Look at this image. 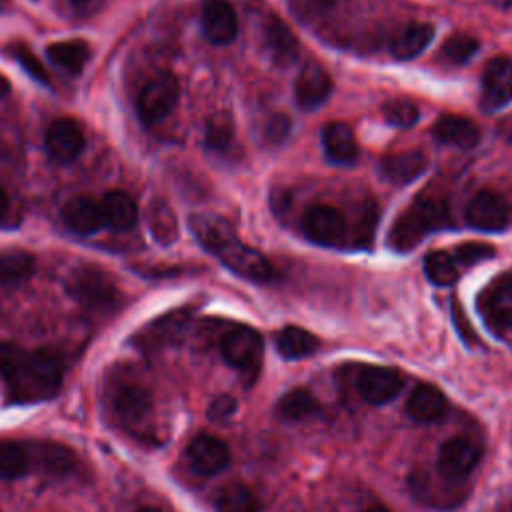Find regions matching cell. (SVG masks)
<instances>
[{
  "instance_id": "38",
  "label": "cell",
  "mask_w": 512,
  "mask_h": 512,
  "mask_svg": "<svg viewBox=\"0 0 512 512\" xmlns=\"http://www.w3.org/2000/svg\"><path fill=\"white\" fill-rule=\"evenodd\" d=\"M234 142L232 126L226 120H212L206 130V148L214 152H226Z\"/></svg>"
},
{
  "instance_id": "34",
  "label": "cell",
  "mask_w": 512,
  "mask_h": 512,
  "mask_svg": "<svg viewBox=\"0 0 512 512\" xmlns=\"http://www.w3.org/2000/svg\"><path fill=\"white\" fill-rule=\"evenodd\" d=\"M478 48L480 44L474 36L458 32L446 38L440 52H442V58L450 64H466L478 52Z\"/></svg>"
},
{
  "instance_id": "21",
  "label": "cell",
  "mask_w": 512,
  "mask_h": 512,
  "mask_svg": "<svg viewBox=\"0 0 512 512\" xmlns=\"http://www.w3.org/2000/svg\"><path fill=\"white\" fill-rule=\"evenodd\" d=\"M112 406L128 426H138L150 414L152 400L146 388L134 382H126L114 390Z\"/></svg>"
},
{
  "instance_id": "32",
  "label": "cell",
  "mask_w": 512,
  "mask_h": 512,
  "mask_svg": "<svg viewBox=\"0 0 512 512\" xmlns=\"http://www.w3.org/2000/svg\"><path fill=\"white\" fill-rule=\"evenodd\" d=\"M218 512H258L254 492L244 484H228L216 494Z\"/></svg>"
},
{
  "instance_id": "47",
  "label": "cell",
  "mask_w": 512,
  "mask_h": 512,
  "mask_svg": "<svg viewBox=\"0 0 512 512\" xmlns=\"http://www.w3.org/2000/svg\"><path fill=\"white\" fill-rule=\"evenodd\" d=\"M364 512H390L386 506H370V508H366Z\"/></svg>"
},
{
  "instance_id": "45",
  "label": "cell",
  "mask_w": 512,
  "mask_h": 512,
  "mask_svg": "<svg viewBox=\"0 0 512 512\" xmlns=\"http://www.w3.org/2000/svg\"><path fill=\"white\" fill-rule=\"evenodd\" d=\"M8 208H10V200H8V194H6V192L0 188V222L4 220V216H6Z\"/></svg>"
},
{
  "instance_id": "29",
  "label": "cell",
  "mask_w": 512,
  "mask_h": 512,
  "mask_svg": "<svg viewBox=\"0 0 512 512\" xmlns=\"http://www.w3.org/2000/svg\"><path fill=\"white\" fill-rule=\"evenodd\" d=\"M318 410V400L304 388H294L278 398L276 414L282 420H302Z\"/></svg>"
},
{
  "instance_id": "24",
  "label": "cell",
  "mask_w": 512,
  "mask_h": 512,
  "mask_svg": "<svg viewBox=\"0 0 512 512\" xmlns=\"http://www.w3.org/2000/svg\"><path fill=\"white\" fill-rule=\"evenodd\" d=\"M100 208L104 216V226L116 232L130 230L138 222V206L132 196L122 190H112L104 194V198L100 200Z\"/></svg>"
},
{
  "instance_id": "37",
  "label": "cell",
  "mask_w": 512,
  "mask_h": 512,
  "mask_svg": "<svg viewBox=\"0 0 512 512\" xmlns=\"http://www.w3.org/2000/svg\"><path fill=\"white\" fill-rule=\"evenodd\" d=\"M8 52L12 54V58H14L34 80H38V82H42V84H48V82H50L48 72H46L44 66L40 64V60L34 56V52H30L26 46L14 44V46L8 48Z\"/></svg>"
},
{
  "instance_id": "5",
  "label": "cell",
  "mask_w": 512,
  "mask_h": 512,
  "mask_svg": "<svg viewBox=\"0 0 512 512\" xmlns=\"http://www.w3.org/2000/svg\"><path fill=\"white\" fill-rule=\"evenodd\" d=\"M180 96V86L174 74L162 72L148 80L138 96V116L146 126L162 122L174 108Z\"/></svg>"
},
{
  "instance_id": "40",
  "label": "cell",
  "mask_w": 512,
  "mask_h": 512,
  "mask_svg": "<svg viewBox=\"0 0 512 512\" xmlns=\"http://www.w3.org/2000/svg\"><path fill=\"white\" fill-rule=\"evenodd\" d=\"M494 256V248L490 244H482V242H464L460 246H456V252H454V260L458 264H476L480 260H486V258H492Z\"/></svg>"
},
{
  "instance_id": "6",
  "label": "cell",
  "mask_w": 512,
  "mask_h": 512,
  "mask_svg": "<svg viewBox=\"0 0 512 512\" xmlns=\"http://www.w3.org/2000/svg\"><path fill=\"white\" fill-rule=\"evenodd\" d=\"M262 338L250 326H234L220 340L222 358L238 370L250 372L260 366L262 360Z\"/></svg>"
},
{
  "instance_id": "18",
  "label": "cell",
  "mask_w": 512,
  "mask_h": 512,
  "mask_svg": "<svg viewBox=\"0 0 512 512\" xmlns=\"http://www.w3.org/2000/svg\"><path fill=\"white\" fill-rule=\"evenodd\" d=\"M426 166L428 158L422 150H404L384 156L378 164V170L386 182L402 186L422 176L426 172Z\"/></svg>"
},
{
  "instance_id": "41",
  "label": "cell",
  "mask_w": 512,
  "mask_h": 512,
  "mask_svg": "<svg viewBox=\"0 0 512 512\" xmlns=\"http://www.w3.org/2000/svg\"><path fill=\"white\" fill-rule=\"evenodd\" d=\"M290 128H292V122L286 114H272L266 124H264V140L270 142V144H282L288 134H290Z\"/></svg>"
},
{
  "instance_id": "13",
  "label": "cell",
  "mask_w": 512,
  "mask_h": 512,
  "mask_svg": "<svg viewBox=\"0 0 512 512\" xmlns=\"http://www.w3.org/2000/svg\"><path fill=\"white\" fill-rule=\"evenodd\" d=\"M332 88L334 82L330 72L318 62H308L306 66H302L294 82V96L302 110H314L328 100Z\"/></svg>"
},
{
  "instance_id": "42",
  "label": "cell",
  "mask_w": 512,
  "mask_h": 512,
  "mask_svg": "<svg viewBox=\"0 0 512 512\" xmlns=\"http://www.w3.org/2000/svg\"><path fill=\"white\" fill-rule=\"evenodd\" d=\"M236 412V400L228 394H222L214 398L208 406V418L210 420H226Z\"/></svg>"
},
{
  "instance_id": "33",
  "label": "cell",
  "mask_w": 512,
  "mask_h": 512,
  "mask_svg": "<svg viewBox=\"0 0 512 512\" xmlns=\"http://www.w3.org/2000/svg\"><path fill=\"white\" fill-rule=\"evenodd\" d=\"M424 272L430 282L438 286H450L458 280V262L448 252H430L424 258Z\"/></svg>"
},
{
  "instance_id": "2",
  "label": "cell",
  "mask_w": 512,
  "mask_h": 512,
  "mask_svg": "<svg viewBox=\"0 0 512 512\" xmlns=\"http://www.w3.org/2000/svg\"><path fill=\"white\" fill-rule=\"evenodd\" d=\"M188 224L196 240L234 274L252 282H268L274 276L270 260L256 248L238 240L224 218L214 214H192Z\"/></svg>"
},
{
  "instance_id": "8",
  "label": "cell",
  "mask_w": 512,
  "mask_h": 512,
  "mask_svg": "<svg viewBox=\"0 0 512 512\" xmlns=\"http://www.w3.org/2000/svg\"><path fill=\"white\" fill-rule=\"evenodd\" d=\"M262 48L268 60L278 68H290L300 52L298 38L290 26L274 14H268L262 22Z\"/></svg>"
},
{
  "instance_id": "3",
  "label": "cell",
  "mask_w": 512,
  "mask_h": 512,
  "mask_svg": "<svg viewBox=\"0 0 512 512\" xmlns=\"http://www.w3.org/2000/svg\"><path fill=\"white\" fill-rule=\"evenodd\" d=\"M448 222L450 210L442 198L418 196L392 224L388 234V246L396 252H410L426 236L448 226Z\"/></svg>"
},
{
  "instance_id": "39",
  "label": "cell",
  "mask_w": 512,
  "mask_h": 512,
  "mask_svg": "<svg viewBox=\"0 0 512 512\" xmlns=\"http://www.w3.org/2000/svg\"><path fill=\"white\" fill-rule=\"evenodd\" d=\"M378 224V210L372 202H368L360 214V222L356 228V236H354V244L360 248H368L372 244V236Z\"/></svg>"
},
{
  "instance_id": "15",
  "label": "cell",
  "mask_w": 512,
  "mask_h": 512,
  "mask_svg": "<svg viewBox=\"0 0 512 512\" xmlns=\"http://www.w3.org/2000/svg\"><path fill=\"white\" fill-rule=\"evenodd\" d=\"M480 460V448L470 438H448L438 450V470L446 478L468 476Z\"/></svg>"
},
{
  "instance_id": "43",
  "label": "cell",
  "mask_w": 512,
  "mask_h": 512,
  "mask_svg": "<svg viewBox=\"0 0 512 512\" xmlns=\"http://www.w3.org/2000/svg\"><path fill=\"white\" fill-rule=\"evenodd\" d=\"M338 0H296L298 10L304 16H320L324 12H328Z\"/></svg>"
},
{
  "instance_id": "49",
  "label": "cell",
  "mask_w": 512,
  "mask_h": 512,
  "mask_svg": "<svg viewBox=\"0 0 512 512\" xmlns=\"http://www.w3.org/2000/svg\"><path fill=\"white\" fill-rule=\"evenodd\" d=\"M138 512H158V510H154V508H142V510H138Z\"/></svg>"
},
{
  "instance_id": "44",
  "label": "cell",
  "mask_w": 512,
  "mask_h": 512,
  "mask_svg": "<svg viewBox=\"0 0 512 512\" xmlns=\"http://www.w3.org/2000/svg\"><path fill=\"white\" fill-rule=\"evenodd\" d=\"M70 2H72L74 10H76L78 14L88 16V14H94L96 10H100L106 0H70Z\"/></svg>"
},
{
  "instance_id": "19",
  "label": "cell",
  "mask_w": 512,
  "mask_h": 512,
  "mask_svg": "<svg viewBox=\"0 0 512 512\" xmlns=\"http://www.w3.org/2000/svg\"><path fill=\"white\" fill-rule=\"evenodd\" d=\"M432 136L436 142L468 150L478 144L480 140V128L476 122H472L466 116L456 114H444L436 120L432 126Z\"/></svg>"
},
{
  "instance_id": "16",
  "label": "cell",
  "mask_w": 512,
  "mask_h": 512,
  "mask_svg": "<svg viewBox=\"0 0 512 512\" xmlns=\"http://www.w3.org/2000/svg\"><path fill=\"white\" fill-rule=\"evenodd\" d=\"M186 458L194 472L202 476H214L228 466L230 450L220 438L202 434L188 444Z\"/></svg>"
},
{
  "instance_id": "14",
  "label": "cell",
  "mask_w": 512,
  "mask_h": 512,
  "mask_svg": "<svg viewBox=\"0 0 512 512\" xmlns=\"http://www.w3.org/2000/svg\"><path fill=\"white\" fill-rule=\"evenodd\" d=\"M402 390V376L388 366H364L358 374V392L368 404H386Z\"/></svg>"
},
{
  "instance_id": "36",
  "label": "cell",
  "mask_w": 512,
  "mask_h": 512,
  "mask_svg": "<svg viewBox=\"0 0 512 512\" xmlns=\"http://www.w3.org/2000/svg\"><path fill=\"white\" fill-rule=\"evenodd\" d=\"M382 116L390 126L410 128L418 120V108L414 102H410L406 98H396L382 106Z\"/></svg>"
},
{
  "instance_id": "23",
  "label": "cell",
  "mask_w": 512,
  "mask_h": 512,
  "mask_svg": "<svg viewBox=\"0 0 512 512\" xmlns=\"http://www.w3.org/2000/svg\"><path fill=\"white\" fill-rule=\"evenodd\" d=\"M448 408L446 396L432 384H420L412 390L408 404H406V412L412 420L422 422V424H430V422H438L444 418Z\"/></svg>"
},
{
  "instance_id": "46",
  "label": "cell",
  "mask_w": 512,
  "mask_h": 512,
  "mask_svg": "<svg viewBox=\"0 0 512 512\" xmlns=\"http://www.w3.org/2000/svg\"><path fill=\"white\" fill-rule=\"evenodd\" d=\"M490 4H494L496 8H510L512 6V0H488Z\"/></svg>"
},
{
  "instance_id": "17",
  "label": "cell",
  "mask_w": 512,
  "mask_h": 512,
  "mask_svg": "<svg viewBox=\"0 0 512 512\" xmlns=\"http://www.w3.org/2000/svg\"><path fill=\"white\" fill-rule=\"evenodd\" d=\"M484 318L496 328H512V276H498L480 296Z\"/></svg>"
},
{
  "instance_id": "10",
  "label": "cell",
  "mask_w": 512,
  "mask_h": 512,
  "mask_svg": "<svg viewBox=\"0 0 512 512\" xmlns=\"http://www.w3.org/2000/svg\"><path fill=\"white\" fill-rule=\"evenodd\" d=\"M46 152L54 162L68 164L76 160L84 150V132L72 118H58L46 130Z\"/></svg>"
},
{
  "instance_id": "22",
  "label": "cell",
  "mask_w": 512,
  "mask_h": 512,
  "mask_svg": "<svg viewBox=\"0 0 512 512\" xmlns=\"http://www.w3.org/2000/svg\"><path fill=\"white\" fill-rule=\"evenodd\" d=\"M322 146L324 154L332 164L348 166L354 164L358 158V144L356 138L344 122H330L322 128Z\"/></svg>"
},
{
  "instance_id": "28",
  "label": "cell",
  "mask_w": 512,
  "mask_h": 512,
  "mask_svg": "<svg viewBox=\"0 0 512 512\" xmlns=\"http://www.w3.org/2000/svg\"><path fill=\"white\" fill-rule=\"evenodd\" d=\"M34 272V256L26 250L0 252V284L16 286L26 282Z\"/></svg>"
},
{
  "instance_id": "27",
  "label": "cell",
  "mask_w": 512,
  "mask_h": 512,
  "mask_svg": "<svg viewBox=\"0 0 512 512\" xmlns=\"http://www.w3.org/2000/svg\"><path fill=\"white\" fill-rule=\"evenodd\" d=\"M318 344V338L300 326H286L276 334V350L288 360H298L314 354Z\"/></svg>"
},
{
  "instance_id": "25",
  "label": "cell",
  "mask_w": 512,
  "mask_h": 512,
  "mask_svg": "<svg viewBox=\"0 0 512 512\" xmlns=\"http://www.w3.org/2000/svg\"><path fill=\"white\" fill-rule=\"evenodd\" d=\"M434 26L430 22H410L392 40L390 52L396 60L416 58L434 38Z\"/></svg>"
},
{
  "instance_id": "1",
  "label": "cell",
  "mask_w": 512,
  "mask_h": 512,
  "mask_svg": "<svg viewBox=\"0 0 512 512\" xmlns=\"http://www.w3.org/2000/svg\"><path fill=\"white\" fill-rule=\"evenodd\" d=\"M0 374L18 402L54 396L62 382V362L48 350L26 352L16 344H0Z\"/></svg>"
},
{
  "instance_id": "26",
  "label": "cell",
  "mask_w": 512,
  "mask_h": 512,
  "mask_svg": "<svg viewBox=\"0 0 512 512\" xmlns=\"http://www.w3.org/2000/svg\"><path fill=\"white\" fill-rule=\"evenodd\" d=\"M90 54H92L90 46L80 38L60 40V42H52L50 46H46L48 60L72 76H76L84 70V66L90 60Z\"/></svg>"
},
{
  "instance_id": "12",
  "label": "cell",
  "mask_w": 512,
  "mask_h": 512,
  "mask_svg": "<svg viewBox=\"0 0 512 512\" xmlns=\"http://www.w3.org/2000/svg\"><path fill=\"white\" fill-rule=\"evenodd\" d=\"M200 24L204 38L218 46L234 42L238 34V18L228 0H204Z\"/></svg>"
},
{
  "instance_id": "7",
  "label": "cell",
  "mask_w": 512,
  "mask_h": 512,
  "mask_svg": "<svg viewBox=\"0 0 512 512\" xmlns=\"http://www.w3.org/2000/svg\"><path fill=\"white\" fill-rule=\"evenodd\" d=\"M302 230L314 244L340 246L346 236V218L330 204H314L302 216Z\"/></svg>"
},
{
  "instance_id": "4",
  "label": "cell",
  "mask_w": 512,
  "mask_h": 512,
  "mask_svg": "<svg viewBox=\"0 0 512 512\" xmlns=\"http://www.w3.org/2000/svg\"><path fill=\"white\" fill-rule=\"evenodd\" d=\"M66 290L76 302L92 310L110 308L118 298L114 278L106 270L92 264L74 268L66 278Z\"/></svg>"
},
{
  "instance_id": "20",
  "label": "cell",
  "mask_w": 512,
  "mask_h": 512,
  "mask_svg": "<svg viewBox=\"0 0 512 512\" xmlns=\"http://www.w3.org/2000/svg\"><path fill=\"white\" fill-rule=\"evenodd\" d=\"M62 220L72 232L84 236L96 234L100 228H104L100 202L90 196H76L68 200L62 208Z\"/></svg>"
},
{
  "instance_id": "30",
  "label": "cell",
  "mask_w": 512,
  "mask_h": 512,
  "mask_svg": "<svg viewBox=\"0 0 512 512\" xmlns=\"http://www.w3.org/2000/svg\"><path fill=\"white\" fill-rule=\"evenodd\" d=\"M32 466L28 450L14 440H0V478L14 480L24 476Z\"/></svg>"
},
{
  "instance_id": "31",
  "label": "cell",
  "mask_w": 512,
  "mask_h": 512,
  "mask_svg": "<svg viewBox=\"0 0 512 512\" xmlns=\"http://www.w3.org/2000/svg\"><path fill=\"white\" fill-rule=\"evenodd\" d=\"M148 224L152 236L160 244H172L178 238V222L172 208L164 200H154L148 208Z\"/></svg>"
},
{
  "instance_id": "48",
  "label": "cell",
  "mask_w": 512,
  "mask_h": 512,
  "mask_svg": "<svg viewBox=\"0 0 512 512\" xmlns=\"http://www.w3.org/2000/svg\"><path fill=\"white\" fill-rule=\"evenodd\" d=\"M6 92H8V84L0 78V96H2V94H6Z\"/></svg>"
},
{
  "instance_id": "35",
  "label": "cell",
  "mask_w": 512,
  "mask_h": 512,
  "mask_svg": "<svg viewBox=\"0 0 512 512\" xmlns=\"http://www.w3.org/2000/svg\"><path fill=\"white\" fill-rule=\"evenodd\" d=\"M38 462L54 474H66L74 468V454L66 446L42 444L38 448Z\"/></svg>"
},
{
  "instance_id": "11",
  "label": "cell",
  "mask_w": 512,
  "mask_h": 512,
  "mask_svg": "<svg viewBox=\"0 0 512 512\" xmlns=\"http://www.w3.org/2000/svg\"><path fill=\"white\" fill-rule=\"evenodd\" d=\"M508 216H510L508 202L492 190L476 192L466 208L468 224L484 232L502 230L508 224Z\"/></svg>"
},
{
  "instance_id": "9",
  "label": "cell",
  "mask_w": 512,
  "mask_h": 512,
  "mask_svg": "<svg viewBox=\"0 0 512 512\" xmlns=\"http://www.w3.org/2000/svg\"><path fill=\"white\" fill-rule=\"evenodd\" d=\"M512 100V58H492L482 74L480 104L486 112H496Z\"/></svg>"
}]
</instances>
